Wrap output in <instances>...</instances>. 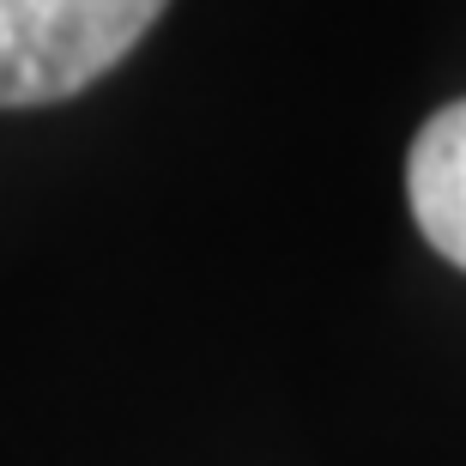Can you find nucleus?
<instances>
[{
    "label": "nucleus",
    "mask_w": 466,
    "mask_h": 466,
    "mask_svg": "<svg viewBox=\"0 0 466 466\" xmlns=\"http://www.w3.org/2000/svg\"><path fill=\"white\" fill-rule=\"evenodd\" d=\"M170 0H0V109L91 91L139 49Z\"/></svg>",
    "instance_id": "1"
},
{
    "label": "nucleus",
    "mask_w": 466,
    "mask_h": 466,
    "mask_svg": "<svg viewBox=\"0 0 466 466\" xmlns=\"http://www.w3.org/2000/svg\"><path fill=\"white\" fill-rule=\"evenodd\" d=\"M406 200L424 242L466 273V97L418 127L406 152Z\"/></svg>",
    "instance_id": "2"
}]
</instances>
